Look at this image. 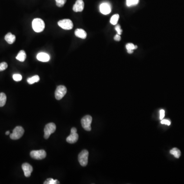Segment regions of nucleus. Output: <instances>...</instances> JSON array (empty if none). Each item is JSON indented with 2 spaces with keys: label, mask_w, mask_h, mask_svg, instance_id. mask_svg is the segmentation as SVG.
I'll return each mask as SVG.
<instances>
[{
  "label": "nucleus",
  "mask_w": 184,
  "mask_h": 184,
  "mask_svg": "<svg viewBox=\"0 0 184 184\" xmlns=\"http://www.w3.org/2000/svg\"><path fill=\"white\" fill-rule=\"evenodd\" d=\"M26 58V54L24 50H21L18 53V55L16 57V59L19 61L23 62Z\"/></svg>",
  "instance_id": "obj_16"
},
{
  "label": "nucleus",
  "mask_w": 184,
  "mask_h": 184,
  "mask_svg": "<svg viewBox=\"0 0 184 184\" xmlns=\"http://www.w3.org/2000/svg\"><path fill=\"white\" fill-rule=\"evenodd\" d=\"M119 19V15L118 14H115L111 18L110 22L111 24L113 25H116L118 23V20Z\"/></svg>",
  "instance_id": "obj_20"
},
{
  "label": "nucleus",
  "mask_w": 184,
  "mask_h": 184,
  "mask_svg": "<svg viewBox=\"0 0 184 184\" xmlns=\"http://www.w3.org/2000/svg\"><path fill=\"white\" fill-rule=\"evenodd\" d=\"M75 34L78 38L82 39H85L87 38V34L83 29H77L75 31Z\"/></svg>",
  "instance_id": "obj_14"
},
{
  "label": "nucleus",
  "mask_w": 184,
  "mask_h": 184,
  "mask_svg": "<svg viewBox=\"0 0 184 184\" xmlns=\"http://www.w3.org/2000/svg\"><path fill=\"white\" fill-rule=\"evenodd\" d=\"M56 126L54 123H48L46 125L44 129V138L47 139L50 135L55 132Z\"/></svg>",
  "instance_id": "obj_5"
},
{
  "label": "nucleus",
  "mask_w": 184,
  "mask_h": 184,
  "mask_svg": "<svg viewBox=\"0 0 184 184\" xmlns=\"http://www.w3.org/2000/svg\"><path fill=\"white\" fill-rule=\"evenodd\" d=\"M9 131H7V132H6V135H8V134H9Z\"/></svg>",
  "instance_id": "obj_32"
},
{
  "label": "nucleus",
  "mask_w": 184,
  "mask_h": 184,
  "mask_svg": "<svg viewBox=\"0 0 184 184\" xmlns=\"http://www.w3.org/2000/svg\"><path fill=\"white\" fill-rule=\"evenodd\" d=\"M7 100V97L4 93H0V107H3L5 105Z\"/></svg>",
  "instance_id": "obj_18"
},
{
  "label": "nucleus",
  "mask_w": 184,
  "mask_h": 184,
  "mask_svg": "<svg viewBox=\"0 0 184 184\" xmlns=\"http://www.w3.org/2000/svg\"><path fill=\"white\" fill-rule=\"evenodd\" d=\"M114 39L116 40V41H120L121 40L120 35L118 34L116 35L115 37H114Z\"/></svg>",
  "instance_id": "obj_30"
},
{
  "label": "nucleus",
  "mask_w": 184,
  "mask_h": 184,
  "mask_svg": "<svg viewBox=\"0 0 184 184\" xmlns=\"http://www.w3.org/2000/svg\"><path fill=\"white\" fill-rule=\"evenodd\" d=\"M92 122V117L90 115H87L83 117L81 120L82 128L87 131L91 130V125Z\"/></svg>",
  "instance_id": "obj_4"
},
{
  "label": "nucleus",
  "mask_w": 184,
  "mask_h": 184,
  "mask_svg": "<svg viewBox=\"0 0 184 184\" xmlns=\"http://www.w3.org/2000/svg\"><path fill=\"white\" fill-rule=\"evenodd\" d=\"M88 157H89V151L87 150H83L78 155V161L80 165L83 167H85L88 163Z\"/></svg>",
  "instance_id": "obj_3"
},
{
  "label": "nucleus",
  "mask_w": 184,
  "mask_h": 184,
  "mask_svg": "<svg viewBox=\"0 0 184 184\" xmlns=\"http://www.w3.org/2000/svg\"><path fill=\"white\" fill-rule=\"evenodd\" d=\"M46 151L44 150H32L30 152V156L31 158L36 160H42L46 158Z\"/></svg>",
  "instance_id": "obj_9"
},
{
  "label": "nucleus",
  "mask_w": 184,
  "mask_h": 184,
  "mask_svg": "<svg viewBox=\"0 0 184 184\" xmlns=\"http://www.w3.org/2000/svg\"><path fill=\"white\" fill-rule=\"evenodd\" d=\"M37 59L39 61L47 62L50 60V57L49 55L46 53L40 52L37 55Z\"/></svg>",
  "instance_id": "obj_13"
},
{
  "label": "nucleus",
  "mask_w": 184,
  "mask_h": 184,
  "mask_svg": "<svg viewBox=\"0 0 184 184\" xmlns=\"http://www.w3.org/2000/svg\"><path fill=\"white\" fill-rule=\"evenodd\" d=\"M137 46H134V45L132 43H129L126 45V48L127 50H135L137 49Z\"/></svg>",
  "instance_id": "obj_24"
},
{
  "label": "nucleus",
  "mask_w": 184,
  "mask_h": 184,
  "mask_svg": "<svg viewBox=\"0 0 184 184\" xmlns=\"http://www.w3.org/2000/svg\"><path fill=\"white\" fill-rule=\"evenodd\" d=\"M44 184H60V182L58 180H54L52 178H49L44 183Z\"/></svg>",
  "instance_id": "obj_22"
},
{
  "label": "nucleus",
  "mask_w": 184,
  "mask_h": 184,
  "mask_svg": "<svg viewBox=\"0 0 184 184\" xmlns=\"http://www.w3.org/2000/svg\"><path fill=\"white\" fill-rule=\"evenodd\" d=\"M66 92H67V90L65 86H58L55 92V98L58 100H61L66 94Z\"/></svg>",
  "instance_id": "obj_6"
},
{
  "label": "nucleus",
  "mask_w": 184,
  "mask_h": 184,
  "mask_svg": "<svg viewBox=\"0 0 184 184\" xmlns=\"http://www.w3.org/2000/svg\"><path fill=\"white\" fill-rule=\"evenodd\" d=\"M22 167L24 171L25 176L27 177H30L31 174L33 171V168L32 166H31L29 164L25 163L23 164Z\"/></svg>",
  "instance_id": "obj_11"
},
{
  "label": "nucleus",
  "mask_w": 184,
  "mask_h": 184,
  "mask_svg": "<svg viewBox=\"0 0 184 184\" xmlns=\"http://www.w3.org/2000/svg\"><path fill=\"white\" fill-rule=\"evenodd\" d=\"M160 123L162 124H166L167 125L169 126L171 124V122L170 121L168 120L167 119H162L161 121H160Z\"/></svg>",
  "instance_id": "obj_28"
},
{
  "label": "nucleus",
  "mask_w": 184,
  "mask_h": 184,
  "mask_svg": "<svg viewBox=\"0 0 184 184\" xmlns=\"http://www.w3.org/2000/svg\"><path fill=\"white\" fill-rule=\"evenodd\" d=\"M134 52V50H128V52L129 53V54H132Z\"/></svg>",
  "instance_id": "obj_31"
},
{
  "label": "nucleus",
  "mask_w": 184,
  "mask_h": 184,
  "mask_svg": "<svg viewBox=\"0 0 184 184\" xmlns=\"http://www.w3.org/2000/svg\"><path fill=\"white\" fill-rule=\"evenodd\" d=\"M40 78L38 75H35V76L31 77L27 79V82L30 85H32L33 83H35V82H38L39 81Z\"/></svg>",
  "instance_id": "obj_19"
},
{
  "label": "nucleus",
  "mask_w": 184,
  "mask_h": 184,
  "mask_svg": "<svg viewBox=\"0 0 184 184\" xmlns=\"http://www.w3.org/2000/svg\"><path fill=\"white\" fill-rule=\"evenodd\" d=\"M85 7V4L83 0H77L73 7V10L75 12H81L83 11Z\"/></svg>",
  "instance_id": "obj_12"
},
{
  "label": "nucleus",
  "mask_w": 184,
  "mask_h": 184,
  "mask_svg": "<svg viewBox=\"0 0 184 184\" xmlns=\"http://www.w3.org/2000/svg\"><path fill=\"white\" fill-rule=\"evenodd\" d=\"M58 25L65 30H71L73 28V24L72 21L69 19H64L60 20L58 22Z\"/></svg>",
  "instance_id": "obj_7"
},
{
  "label": "nucleus",
  "mask_w": 184,
  "mask_h": 184,
  "mask_svg": "<svg viewBox=\"0 0 184 184\" xmlns=\"http://www.w3.org/2000/svg\"><path fill=\"white\" fill-rule=\"evenodd\" d=\"M24 129L22 126H17L13 130V133L10 134V138L12 140H18L23 136Z\"/></svg>",
  "instance_id": "obj_2"
},
{
  "label": "nucleus",
  "mask_w": 184,
  "mask_h": 184,
  "mask_svg": "<svg viewBox=\"0 0 184 184\" xmlns=\"http://www.w3.org/2000/svg\"><path fill=\"white\" fill-rule=\"evenodd\" d=\"M115 30H116L118 34L121 35L122 34V30L121 28V27L120 25H117L115 27Z\"/></svg>",
  "instance_id": "obj_27"
},
{
  "label": "nucleus",
  "mask_w": 184,
  "mask_h": 184,
  "mask_svg": "<svg viewBox=\"0 0 184 184\" xmlns=\"http://www.w3.org/2000/svg\"><path fill=\"white\" fill-rule=\"evenodd\" d=\"M170 154L175 156V158L179 159L181 155V152L177 148H173L170 151Z\"/></svg>",
  "instance_id": "obj_17"
},
{
  "label": "nucleus",
  "mask_w": 184,
  "mask_h": 184,
  "mask_svg": "<svg viewBox=\"0 0 184 184\" xmlns=\"http://www.w3.org/2000/svg\"><path fill=\"white\" fill-rule=\"evenodd\" d=\"M15 39L16 38L15 35L11 33H7L5 36V39L9 44H13V43L15 42Z\"/></svg>",
  "instance_id": "obj_15"
},
{
  "label": "nucleus",
  "mask_w": 184,
  "mask_h": 184,
  "mask_svg": "<svg viewBox=\"0 0 184 184\" xmlns=\"http://www.w3.org/2000/svg\"><path fill=\"white\" fill-rule=\"evenodd\" d=\"M13 79L15 81H19L22 79V76L19 74H15L13 75Z\"/></svg>",
  "instance_id": "obj_25"
},
{
  "label": "nucleus",
  "mask_w": 184,
  "mask_h": 184,
  "mask_svg": "<svg viewBox=\"0 0 184 184\" xmlns=\"http://www.w3.org/2000/svg\"><path fill=\"white\" fill-rule=\"evenodd\" d=\"M8 67V65L5 62H1L0 64V72L1 71H4L5 70L7 69Z\"/></svg>",
  "instance_id": "obj_26"
},
{
  "label": "nucleus",
  "mask_w": 184,
  "mask_h": 184,
  "mask_svg": "<svg viewBox=\"0 0 184 184\" xmlns=\"http://www.w3.org/2000/svg\"><path fill=\"white\" fill-rule=\"evenodd\" d=\"M56 4L57 6L59 7H62L66 3V0H55Z\"/></svg>",
  "instance_id": "obj_23"
},
{
  "label": "nucleus",
  "mask_w": 184,
  "mask_h": 184,
  "mask_svg": "<svg viewBox=\"0 0 184 184\" xmlns=\"http://www.w3.org/2000/svg\"><path fill=\"white\" fill-rule=\"evenodd\" d=\"M100 11L104 15L109 14L112 11L111 6L108 3H103L100 6Z\"/></svg>",
  "instance_id": "obj_10"
},
{
  "label": "nucleus",
  "mask_w": 184,
  "mask_h": 184,
  "mask_svg": "<svg viewBox=\"0 0 184 184\" xmlns=\"http://www.w3.org/2000/svg\"><path fill=\"white\" fill-rule=\"evenodd\" d=\"M165 117V111L164 109H160V120L163 119Z\"/></svg>",
  "instance_id": "obj_29"
},
{
  "label": "nucleus",
  "mask_w": 184,
  "mask_h": 184,
  "mask_svg": "<svg viewBox=\"0 0 184 184\" xmlns=\"http://www.w3.org/2000/svg\"><path fill=\"white\" fill-rule=\"evenodd\" d=\"M78 140V134L77 133V129L75 128H72L71 130V134L66 138L67 142L70 144H74Z\"/></svg>",
  "instance_id": "obj_8"
},
{
  "label": "nucleus",
  "mask_w": 184,
  "mask_h": 184,
  "mask_svg": "<svg viewBox=\"0 0 184 184\" xmlns=\"http://www.w3.org/2000/svg\"><path fill=\"white\" fill-rule=\"evenodd\" d=\"M32 28L35 32H41L44 30L45 24L43 20L37 18L33 19L32 22Z\"/></svg>",
  "instance_id": "obj_1"
},
{
  "label": "nucleus",
  "mask_w": 184,
  "mask_h": 184,
  "mask_svg": "<svg viewBox=\"0 0 184 184\" xmlns=\"http://www.w3.org/2000/svg\"><path fill=\"white\" fill-rule=\"evenodd\" d=\"M139 0H126V5L128 7H132L137 5L139 3Z\"/></svg>",
  "instance_id": "obj_21"
}]
</instances>
